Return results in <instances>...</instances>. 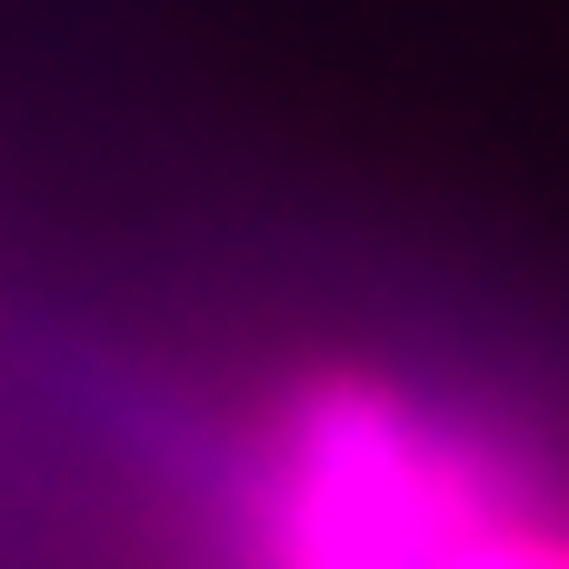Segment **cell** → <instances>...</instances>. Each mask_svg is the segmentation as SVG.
<instances>
[{
    "label": "cell",
    "mask_w": 569,
    "mask_h": 569,
    "mask_svg": "<svg viewBox=\"0 0 569 569\" xmlns=\"http://www.w3.org/2000/svg\"><path fill=\"white\" fill-rule=\"evenodd\" d=\"M250 569H450L510 500L490 450L380 370H300L230 470Z\"/></svg>",
    "instance_id": "obj_1"
}]
</instances>
